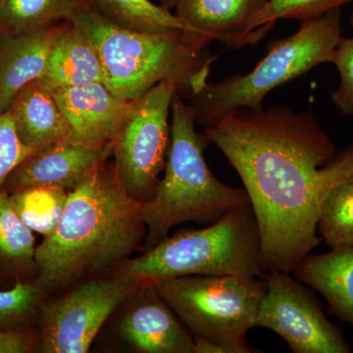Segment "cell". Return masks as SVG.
Listing matches in <instances>:
<instances>
[{
	"label": "cell",
	"instance_id": "5bb4252c",
	"mask_svg": "<svg viewBox=\"0 0 353 353\" xmlns=\"http://www.w3.org/2000/svg\"><path fill=\"white\" fill-rule=\"evenodd\" d=\"M268 0H179L176 16L189 28L185 36L201 50L213 41L233 48L253 46L252 21Z\"/></svg>",
	"mask_w": 353,
	"mask_h": 353
},
{
	"label": "cell",
	"instance_id": "7402d4cb",
	"mask_svg": "<svg viewBox=\"0 0 353 353\" xmlns=\"http://www.w3.org/2000/svg\"><path fill=\"white\" fill-rule=\"evenodd\" d=\"M106 19L128 29L148 32H183L190 30L170 9L152 0H88Z\"/></svg>",
	"mask_w": 353,
	"mask_h": 353
},
{
	"label": "cell",
	"instance_id": "484cf974",
	"mask_svg": "<svg viewBox=\"0 0 353 353\" xmlns=\"http://www.w3.org/2000/svg\"><path fill=\"white\" fill-rule=\"evenodd\" d=\"M331 63L338 69L341 82L332 94L334 108L345 116H353V38H341Z\"/></svg>",
	"mask_w": 353,
	"mask_h": 353
},
{
	"label": "cell",
	"instance_id": "6da1fadb",
	"mask_svg": "<svg viewBox=\"0 0 353 353\" xmlns=\"http://www.w3.org/2000/svg\"><path fill=\"white\" fill-rule=\"evenodd\" d=\"M206 136L240 176L259 225L264 273H292L321 243L323 168L336 148L314 112L285 106L240 109L208 125Z\"/></svg>",
	"mask_w": 353,
	"mask_h": 353
},
{
	"label": "cell",
	"instance_id": "ffe728a7",
	"mask_svg": "<svg viewBox=\"0 0 353 353\" xmlns=\"http://www.w3.org/2000/svg\"><path fill=\"white\" fill-rule=\"evenodd\" d=\"M36 238L21 221L9 194L0 190V285L36 277Z\"/></svg>",
	"mask_w": 353,
	"mask_h": 353
},
{
	"label": "cell",
	"instance_id": "2e32d148",
	"mask_svg": "<svg viewBox=\"0 0 353 353\" xmlns=\"http://www.w3.org/2000/svg\"><path fill=\"white\" fill-rule=\"evenodd\" d=\"M317 232L331 250L353 246V143L323 168Z\"/></svg>",
	"mask_w": 353,
	"mask_h": 353
},
{
	"label": "cell",
	"instance_id": "30bf717a",
	"mask_svg": "<svg viewBox=\"0 0 353 353\" xmlns=\"http://www.w3.org/2000/svg\"><path fill=\"white\" fill-rule=\"evenodd\" d=\"M266 292L255 327L271 330L294 353H350L343 331L327 319L319 301L290 273H265Z\"/></svg>",
	"mask_w": 353,
	"mask_h": 353
},
{
	"label": "cell",
	"instance_id": "d6986e66",
	"mask_svg": "<svg viewBox=\"0 0 353 353\" xmlns=\"http://www.w3.org/2000/svg\"><path fill=\"white\" fill-rule=\"evenodd\" d=\"M41 81L50 90L103 83L97 50L80 28L69 22L58 37Z\"/></svg>",
	"mask_w": 353,
	"mask_h": 353
},
{
	"label": "cell",
	"instance_id": "9c48e42d",
	"mask_svg": "<svg viewBox=\"0 0 353 353\" xmlns=\"http://www.w3.org/2000/svg\"><path fill=\"white\" fill-rule=\"evenodd\" d=\"M141 282L124 274L90 281L44 301L39 314V352L85 353L110 316Z\"/></svg>",
	"mask_w": 353,
	"mask_h": 353
},
{
	"label": "cell",
	"instance_id": "7a4b0ae2",
	"mask_svg": "<svg viewBox=\"0 0 353 353\" xmlns=\"http://www.w3.org/2000/svg\"><path fill=\"white\" fill-rule=\"evenodd\" d=\"M145 234L141 202L108 161L69 192L57 227L37 245V280L50 292L119 266L143 248Z\"/></svg>",
	"mask_w": 353,
	"mask_h": 353
},
{
	"label": "cell",
	"instance_id": "4316f807",
	"mask_svg": "<svg viewBox=\"0 0 353 353\" xmlns=\"http://www.w3.org/2000/svg\"><path fill=\"white\" fill-rule=\"evenodd\" d=\"M34 152L18 139L10 113L0 114V189L16 167Z\"/></svg>",
	"mask_w": 353,
	"mask_h": 353
},
{
	"label": "cell",
	"instance_id": "ba28073f",
	"mask_svg": "<svg viewBox=\"0 0 353 353\" xmlns=\"http://www.w3.org/2000/svg\"><path fill=\"white\" fill-rule=\"evenodd\" d=\"M179 90L178 83L172 80L157 83L134 101L114 139V168L134 201H148L161 179L170 146L169 116Z\"/></svg>",
	"mask_w": 353,
	"mask_h": 353
},
{
	"label": "cell",
	"instance_id": "44dd1931",
	"mask_svg": "<svg viewBox=\"0 0 353 353\" xmlns=\"http://www.w3.org/2000/svg\"><path fill=\"white\" fill-rule=\"evenodd\" d=\"M88 0H0V32L13 34L70 22Z\"/></svg>",
	"mask_w": 353,
	"mask_h": 353
},
{
	"label": "cell",
	"instance_id": "603a6c76",
	"mask_svg": "<svg viewBox=\"0 0 353 353\" xmlns=\"http://www.w3.org/2000/svg\"><path fill=\"white\" fill-rule=\"evenodd\" d=\"M11 204L21 221L43 236H50L63 215L69 192L50 185L25 188L8 194Z\"/></svg>",
	"mask_w": 353,
	"mask_h": 353
},
{
	"label": "cell",
	"instance_id": "f1b7e54d",
	"mask_svg": "<svg viewBox=\"0 0 353 353\" xmlns=\"http://www.w3.org/2000/svg\"><path fill=\"white\" fill-rule=\"evenodd\" d=\"M160 3L162 6L166 7V8L170 9L171 7H175L176 2L179 0H159Z\"/></svg>",
	"mask_w": 353,
	"mask_h": 353
},
{
	"label": "cell",
	"instance_id": "8fae6325",
	"mask_svg": "<svg viewBox=\"0 0 353 353\" xmlns=\"http://www.w3.org/2000/svg\"><path fill=\"white\" fill-rule=\"evenodd\" d=\"M121 307L118 331L122 341L134 352L194 353V336L152 283L141 282Z\"/></svg>",
	"mask_w": 353,
	"mask_h": 353
},
{
	"label": "cell",
	"instance_id": "52a82bcc",
	"mask_svg": "<svg viewBox=\"0 0 353 353\" xmlns=\"http://www.w3.org/2000/svg\"><path fill=\"white\" fill-rule=\"evenodd\" d=\"M152 284L194 339L215 343L225 353L260 352L246 334L256 323L264 278L194 275Z\"/></svg>",
	"mask_w": 353,
	"mask_h": 353
},
{
	"label": "cell",
	"instance_id": "cb8c5ba5",
	"mask_svg": "<svg viewBox=\"0 0 353 353\" xmlns=\"http://www.w3.org/2000/svg\"><path fill=\"white\" fill-rule=\"evenodd\" d=\"M46 292L37 279L19 281L9 289H0V332L38 326Z\"/></svg>",
	"mask_w": 353,
	"mask_h": 353
},
{
	"label": "cell",
	"instance_id": "d4e9b609",
	"mask_svg": "<svg viewBox=\"0 0 353 353\" xmlns=\"http://www.w3.org/2000/svg\"><path fill=\"white\" fill-rule=\"evenodd\" d=\"M353 0H268L250 25V36L257 43L278 20L301 21L319 17Z\"/></svg>",
	"mask_w": 353,
	"mask_h": 353
},
{
	"label": "cell",
	"instance_id": "277c9868",
	"mask_svg": "<svg viewBox=\"0 0 353 353\" xmlns=\"http://www.w3.org/2000/svg\"><path fill=\"white\" fill-rule=\"evenodd\" d=\"M70 22L80 28L97 50L103 83L120 99L136 101L164 80L196 94L208 83L214 57L183 32L134 31L111 22L90 4Z\"/></svg>",
	"mask_w": 353,
	"mask_h": 353
},
{
	"label": "cell",
	"instance_id": "7c38bea8",
	"mask_svg": "<svg viewBox=\"0 0 353 353\" xmlns=\"http://www.w3.org/2000/svg\"><path fill=\"white\" fill-rule=\"evenodd\" d=\"M112 150L113 145L95 148L71 139L58 141L26 158L0 190L12 194L25 188L50 185L72 192L108 161Z\"/></svg>",
	"mask_w": 353,
	"mask_h": 353
},
{
	"label": "cell",
	"instance_id": "83f0119b",
	"mask_svg": "<svg viewBox=\"0 0 353 353\" xmlns=\"http://www.w3.org/2000/svg\"><path fill=\"white\" fill-rule=\"evenodd\" d=\"M39 345L34 328L0 332V353H31L39 350Z\"/></svg>",
	"mask_w": 353,
	"mask_h": 353
},
{
	"label": "cell",
	"instance_id": "9a60e30c",
	"mask_svg": "<svg viewBox=\"0 0 353 353\" xmlns=\"http://www.w3.org/2000/svg\"><path fill=\"white\" fill-rule=\"evenodd\" d=\"M68 23L4 34L0 44V114L8 111L26 85L43 76L50 51Z\"/></svg>",
	"mask_w": 353,
	"mask_h": 353
},
{
	"label": "cell",
	"instance_id": "4fadbf2b",
	"mask_svg": "<svg viewBox=\"0 0 353 353\" xmlns=\"http://www.w3.org/2000/svg\"><path fill=\"white\" fill-rule=\"evenodd\" d=\"M51 90L71 128V139L95 148L113 145L134 103L114 94L104 83Z\"/></svg>",
	"mask_w": 353,
	"mask_h": 353
},
{
	"label": "cell",
	"instance_id": "3957f363",
	"mask_svg": "<svg viewBox=\"0 0 353 353\" xmlns=\"http://www.w3.org/2000/svg\"><path fill=\"white\" fill-rule=\"evenodd\" d=\"M171 139L164 175L154 194L141 202L146 234L143 252L152 250L185 222L213 224L234 208L250 205L245 190L221 182L210 171L203 150L210 139L196 130L192 105L176 92L171 106Z\"/></svg>",
	"mask_w": 353,
	"mask_h": 353
},
{
	"label": "cell",
	"instance_id": "8992f818",
	"mask_svg": "<svg viewBox=\"0 0 353 353\" xmlns=\"http://www.w3.org/2000/svg\"><path fill=\"white\" fill-rule=\"evenodd\" d=\"M341 38V7L301 21L299 31L273 41L268 53L250 73L208 82L190 95L196 122L205 127L240 109H261L272 90L318 65L332 62Z\"/></svg>",
	"mask_w": 353,
	"mask_h": 353
},
{
	"label": "cell",
	"instance_id": "e0dca14e",
	"mask_svg": "<svg viewBox=\"0 0 353 353\" xmlns=\"http://www.w3.org/2000/svg\"><path fill=\"white\" fill-rule=\"evenodd\" d=\"M21 143L32 152L71 139L72 131L52 90L41 80L26 85L8 109Z\"/></svg>",
	"mask_w": 353,
	"mask_h": 353
},
{
	"label": "cell",
	"instance_id": "5b68a950",
	"mask_svg": "<svg viewBox=\"0 0 353 353\" xmlns=\"http://www.w3.org/2000/svg\"><path fill=\"white\" fill-rule=\"evenodd\" d=\"M260 250L252 205L241 206L203 229L166 236L141 256L125 260L118 273L150 283L194 275L263 278Z\"/></svg>",
	"mask_w": 353,
	"mask_h": 353
},
{
	"label": "cell",
	"instance_id": "f546056e",
	"mask_svg": "<svg viewBox=\"0 0 353 353\" xmlns=\"http://www.w3.org/2000/svg\"><path fill=\"white\" fill-rule=\"evenodd\" d=\"M350 24H352V27H353V11H352V15H350Z\"/></svg>",
	"mask_w": 353,
	"mask_h": 353
},
{
	"label": "cell",
	"instance_id": "ac0fdd59",
	"mask_svg": "<svg viewBox=\"0 0 353 353\" xmlns=\"http://www.w3.org/2000/svg\"><path fill=\"white\" fill-rule=\"evenodd\" d=\"M294 277L324 296L329 312L353 328V246L304 257L292 271Z\"/></svg>",
	"mask_w": 353,
	"mask_h": 353
}]
</instances>
